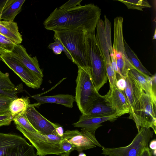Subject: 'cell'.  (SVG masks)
<instances>
[{"mask_svg":"<svg viewBox=\"0 0 156 156\" xmlns=\"http://www.w3.org/2000/svg\"><path fill=\"white\" fill-rule=\"evenodd\" d=\"M101 10L94 4L81 5L67 9L56 8L44 21L47 30H80L95 34Z\"/></svg>","mask_w":156,"mask_h":156,"instance_id":"cell-1","label":"cell"},{"mask_svg":"<svg viewBox=\"0 0 156 156\" xmlns=\"http://www.w3.org/2000/svg\"><path fill=\"white\" fill-rule=\"evenodd\" d=\"M16 127L36 148V156H45L50 154L59 155L64 153L61 142L63 139H66L64 135L60 137L53 134L43 135L28 131L17 125H16Z\"/></svg>","mask_w":156,"mask_h":156,"instance_id":"cell-5","label":"cell"},{"mask_svg":"<svg viewBox=\"0 0 156 156\" xmlns=\"http://www.w3.org/2000/svg\"><path fill=\"white\" fill-rule=\"evenodd\" d=\"M140 156H153L151 151L149 147L144 149Z\"/></svg>","mask_w":156,"mask_h":156,"instance_id":"cell-38","label":"cell"},{"mask_svg":"<svg viewBox=\"0 0 156 156\" xmlns=\"http://www.w3.org/2000/svg\"><path fill=\"white\" fill-rule=\"evenodd\" d=\"M12 0H0V20L3 10L12 2Z\"/></svg>","mask_w":156,"mask_h":156,"instance_id":"cell-34","label":"cell"},{"mask_svg":"<svg viewBox=\"0 0 156 156\" xmlns=\"http://www.w3.org/2000/svg\"><path fill=\"white\" fill-rule=\"evenodd\" d=\"M73 146L74 150L78 152L92 148L98 146L104 148L98 141L95 133L88 131L84 129L81 131L78 130H69V136L67 139Z\"/></svg>","mask_w":156,"mask_h":156,"instance_id":"cell-10","label":"cell"},{"mask_svg":"<svg viewBox=\"0 0 156 156\" xmlns=\"http://www.w3.org/2000/svg\"><path fill=\"white\" fill-rule=\"evenodd\" d=\"M31 97L37 101L39 106L45 103H55L62 105L69 108H72L75 101V96L69 94H58L52 96H41L36 94Z\"/></svg>","mask_w":156,"mask_h":156,"instance_id":"cell-18","label":"cell"},{"mask_svg":"<svg viewBox=\"0 0 156 156\" xmlns=\"http://www.w3.org/2000/svg\"><path fill=\"white\" fill-rule=\"evenodd\" d=\"M126 85V81L124 79L121 77L117 80L116 86L119 90L123 91Z\"/></svg>","mask_w":156,"mask_h":156,"instance_id":"cell-35","label":"cell"},{"mask_svg":"<svg viewBox=\"0 0 156 156\" xmlns=\"http://www.w3.org/2000/svg\"><path fill=\"white\" fill-rule=\"evenodd\" d=\"M54 39V42L49 44L48 48L52 50L53 52L56 55H60L62 51L63 52L68 58L73 62L71 56L60 41L57 38Z\"/></svg>","mask_w":156,"mask_h":156,"instance_id":"cell-27","label":"cell"},{"mask_svg":"<svg viewBox=\"0 0 156 156\" xmlns=\"http://www.w3.org/2000/svg\"><path fill=\"white\" fill-rule=\"evenodd\" d=\"M124 44L126 55L132 64L135 69L145 74L152 76L153 75L142 65L136 55L130 48L125 39Z\"/></svg>","mask_w":156,"mask_h":156,"instance_id":"cell-24","label":"cell"},{"mask_svg":"<svg viewBox=\"0 0 156 156\" xmlns=\"http://www.w3.org/2000/svg\"><path fill=\"white\" fill-rule=\"evenodd\" d=\"M12 121L16 125L19 126L28 131L39 133L30 123L27 117L26 112L23 115L13 118Z\"/></svg>","mask_w":156,"mask_h":156,"instance_id":"cell-26","label":"cell"},{"mask_svg":"<svg viewBox=\"0 0 156 156\" xmlns=\"http://www.w3.org/2000/svg\"><path fill=\"white\" fill-rule=\"evenodd\" d=\"M0 156H36L34 147L17 135L0 132Z\"/></svg>","mask_w":156,"mask_h":156,"instance_id":"cell-7","label":"cell"},{"mask_svg":"<svg viewBox=\"0 0 156 156\" xmlns=\"http://www.w3.org/2000/svg\"><path fill=\"white\" fill-rule=\"evenodd\" d=\"M38 106L37 103L30 104L26 111V115L30 123L39 133L57 135L55 129L59 124L51 122L41 114L35 108V107Z\"/></svg>","mask_w":156,"mask_h":156,"instance_id":"cell-12","label":"cell"},{"mask_svg":"<svg viewBox=\"0 0 156 156\" xmlns=\"http://www.w3.org/2000/svg\"><path fill=\"white\" fill-rule=\"evenodd\" d=\"M0 34L16 44L22 42L18 25L14 21L0 20Z\"/></svg>","mask_w":156,"mask_h":156,"instance_id":"cell-20","label":"cell"},{"mask_svg":"<svg viewBox=\"0 0 156 156\" xmlns=\"http://www.w3.org/2000/svg\"><path fill=\"white\" fill-rule=\"evenodd\" d=\"M149 148L152 150V154L154 156L156 155V140L155 139L153 140L149 143Z\"/></svg>","mask_w":156,"mask_h":156,"instance_id":"cell-36","label":"cell"},{"mask_svg":"<svg viewBox=\"0 0 156 156\" xmlns=\"http://www.w3.org/2000/svg\"><path fill=\"white\" fill-rule=\"evenodd\" d=\"M61 145L64 153L68 155L74 150L73 144L67 139L64 138L62 140Z\"/></svg>","mask_w":156,"mask_h":156,"instance_id":"cell-31","label":"cell"},{"mask_svg":"<svg viewBox=\"0 0 156 156\" xmlns=\"http://www.w3.org/2000/svg\"><path fill=\"white\" fill-rule=\"evenodd\" d=\"M128 74L136 81L144 92L150 95L154 102L156 103V93L152 88L151 76L145 74L135 68L130 69Z\"/></svg>","mask_w":156,"mask_h":156,"instance_id":"cell-19","label":"cell"},{"mask_svg":"<svg viewBox=\"0 0 156 156\" xmlns=\"http://www.w3.org/2000/svg\"><path fill=\"white\" fill-rule=\"evenodd\" d=\"M115 114V111L106 101L105 95H102L93 103L85 115L89 117H100Z\"/></svg>","mask_w":156,"mask_h":156,"instance_id":"cell-16","label":"cell"},{"mask_svg":"<svg viewBox=\"0 0 156 156\" xmlns=\"http://www.w3.org/2000/svg\"><path fill=\"white\" fill-rule=\"evenodd\" d=\"M82 0H70L61 5L59 8L60 9H67L80 5Z\"/></svg>","mask_w":156,"mask_h":156,"instance_id":"cell-32","label":"cell"},{"mask_svg":"<svg viewBox=\"0 0 156 156\" xmlns=\"http://www.w3.org/2000/svg\"><path fill=\"white\" fill-rule=\"evenodd\" d=\"M105 96L106 101L115 111L118 117L129 113L130 107L126 97L116 85L109 89Z\"/></svg>","mask_w":156,"mask_h":156,"instance_id":"cell-13","label":"cell"},{"mask_svg":"<svg viewBox=\"0 0 156 156\" xmlns=\"http://www.w3.org/2000/svg\"><path fill=\"white\" fill-rule=\"evenodd\" d=\"M60 156H70L69 155H68L64 153H62L61 154Z\"/></svg>","mask_w":156,"mask_h":156,"instance_id":"cell-41","label":"cell"},{"mask_svg":"<svg viewBox=\"0 0 156 156\" xmlns=\"http://www.w3.org/2000/svg\"><path fill=\"white\" fill-rule=\"evenodd\" d=\"M118 117L117 114L108 116L100 117H89L82 114L79 121L72 125L74 127L81 128L88 131L95 133L98 128L102 126L103 122L107 121H112Z\"/></svg>","mask_w":156,"mask_h":156,"instance_id":"cell-15","label":"cell"},{"mask_svg":"<svg viewBox=\"0 0 156 156\" xmlns=\"http://www.w3.org/2000/svg\"><path fill=\"white\" fill-rule=\"evenodd\" d=\"M156 29H155L154 35L153 36V39H155L156 38Z\"/></svg>","mask_w":156,"mask_h":156,"instance_id":"cell-40","label":"cell"},{"mask_svg":"<svg viewBox=\"0 0 156 156\" xmlns=\"http://www.w3.org/2000/svg\"><path fill=\"white\" fill-rule=\"evenodd\" d=\"M135 123L138 132L142 127L151 128L156 134V103L144 91L141 96Z\"/></svg>","mask_w":156,"mask_h":156,"instance_id":"cell-8","label":"cell"},{"mask_svg":"<svg viewBox=\"0 0 156 156\" xmlns=\"http://www.w3.org/2000/svg\"><path fill=\"white\" fill-rule=\"evenodd\" d=\"M124 79L126 85L123 91L130 107L129 117L135 123L140 97L143 90L136 81L129 74Z\"/></svg>","mask_w":156,"mask_h":156,"instance_id":"cell-11","label":"cell"},{"mask_svg":"<svg viewBox=\"0 0 156 156\" xmlns=\"http://www.w3.org/2000/svg\"><path fill=\"white\" fill-rule=\"evenodd\" d=\"M0 58L28 87L34 89L41 87L43 80L9 53L0 55Z\"/></svg>","mask_w":156,"mask_h":156,"instance_id":"cell-9","label":"cell"},{"mask_svg":"<svg viewBox=\"0 0 156 156\" xmlns=\"http://www.w3.org/2000/svg\"><path fill=\"white\" fill-rule=\"evenodd\" d=\"M55 131L57 135L60 137L63 136L64 133L63 129L60 125L56 128Z\"/></svg>","mask_w":156,"mask_h":156,"instance_id":"cell-37","label":"cell"},{"mask_svg":"<svg viewBox=\"0 0 156 156\" xmlns=\"http://www.w3.org/2000/svg\"><path fill=\"white\" fill-rule=\"evenodd\" d=\"M23 91L22 83L15 85L10 80L9 73H3L0 70V96L15 99L17 98L18 93Z\"/></svg>","mask_w":156,"mask_h":156,"instance_id":"cell-17","label":"cell"},{"mask_svg":"<svg viewBox=\"0 0 156 156\" xmlns=\"http://www.w3.org/2000/svg\"><path fill=\"white\" fill-rule=\"evenodd\" d=\"M12 121V117L9 112L0 115V127L9 125Z\"/></svg>","mask_w":156,"mask_h":156,"instance_id":"cell-33","label":"cell"},{"mask_svg":"<svg viewBox=\"0 0 156 156\" xmlns=\"http://www.w3.org/2000/svg\"><path fill=\"white\" fill-rule=\"evenodd\" d=\"M13 99L9 97L0 96V115L9 112V105Z\"/></svg>","mask_w":156,"mask_h":156,"instance_id":"cell-30","label":"cell"},{"mask_svg":"<svg viewBox=\"0 0 156 156\" xmlns=\"http://www.w3.org/2000/svg\"><path fill=\"white\" fill-rule=\"evenodd\" d=\"M87 43L88 66L94 86L98 91L108 80L105 62L94 34H87Z\"/></svg>","mask_w":156,"mask_h":156,"instance_id":"cell-4","label":"cell"},{"mask_svg":"<svg viewBox=\"0 0 156 156\" xmlns=\"http://www.w3.org/2000/svg\"><path fill=\"white\" fill-rule=\"evenodd\" d=\"M78 156H86V155L85 153L81 152L79 153Z\"/></svg>","mask_w":156,"mask_h":156,"instance_id":"cell-39","label":"cell"},{"mask_svg":"<svg viewBox=\"0 0 156 156\" xmlns=\"http://www.w3.org/2000/svg\"><path fill=\"white\" fill-rule=\"evenodd\" d=\"M124 4L128 9L143 11L146 8H151V6L146 0H117Z\"/></svg>","mask_w":156,"mask_h":156,"instance_id":"cell-25","label":"cell"},{"mask_svg":"<svg viewBox=\"0 0 156 156\" xmlns=\"http://www.w3.org/2000/svg\"><path fill=\"white\" fill-rule=\"evenodd\" d=\"M30 104L29 97H22L13 99L9 107V112L12 118L23 115Z\"/></svg>","mask_w":156,"mask_h":156,"instance_id":"cell-22","label":"cell"},{"mask_svg":"<svg viewBox=\"0 0 156 156\" xmlns=\"http://www.w3.org/2000/svg\"><path fill=\"white\" fill-rule=\"evenodd\" d=\"M76 82L75 101L82 114L86 115L93 103L102 95L94 86L89 69L78 67Z\"/></svg>","mask_w":156,"mask_h":156,"instance_id":"cell-3","label":"cell"},{"mask_svg":"<svg viewBox=\"0 0 156 156\" xmlns=\"http://www.w3.org/2000/svg\"><path fill=\"white\" fill-rule=\"evenodd\" d=\"M97 32L95 36L96 41L101 51L105 63H111L110 53L107 42L104 21L101 19L99 21L97 26Z\"/></svg>","mask_w":156,"mask_h":156,"instance_id":"cell-21","label":"cell"},{"mask_svg":"<svg viewBox=\"0 0 156 156\" xmlns=\"http://www.w3.org/2000/svg\"><path fill=\"white\" fill-rule=\"evenodd\" d=\"M9 54L43 80V70L40 67L36 56H30L27 53L25 48L20 44H16L12 52Z\"/></svg>","mask_w":156,"mask_h":156,"instance_id":"cell-14","label":"cell"},{"mask_svg":"<svg viewBox=\"0 0 156 156\" xmlns=\"http://www.w3.org/2000/svg\"><path fill=\"white\" fill-rule=\"evenodd\" d=\"M25 0H12L3 11L1 20L13 21L16 16L21 12Z\"/></svg>","mask_w":156,"mask_h":156,"instance_id":"cell-23","label":"cell"},{"mask_svg":"<svg viewBox=\"0 0 156 156\" xmlns=\"http://www.w3.org/2000/svg\"><path fill=\"white\" fill-rule=\"evenodd\" d=\"M16 44L0 34V55L12 52Z\"/></svg>","mask_w":156,"mask_h":156,"instance_id":"cell-28","label":"cell"},{"mask_svg":"<svg viewBox=\"0 0 156 156\" xmlns=\"http://www.w3.org/2000/svg\"><path fill=\"white\" fill-rule=\"evenodd\" d=\"M54 32L53 38H57L60 41L78 68L89 69L87 43L88 33L83 31L69 30H56Z\"/></svg>","mask_w":156,"mask_h":156,"instance_id":"cell-2","label":"cell"},{"mask_svg":"<svg viewBox=\"0 0 156 156\" xmlns=\"http://www.w3.org/2000/svg\"><path fill=\"white\" fill-rule=\"evenodd\" d=\"M104 23L106 37L110 55H113L111 36V24L105 15L104 16Z\"/></svg>","mask_w":156,"mask_h":156,"instance_id":"cell-29","label":"cell"},{"mask_svg":"<svg viewBox=\"0 0 156 156\" xmlns=\"http://www.w3.org/2000/svg\"><path fill=\"white\" fill-rule=\"evenodd\" d=\"M154 133L150 128L141 127L129 145L118 147H104L102 154L105 156H140L143 151L149 147Z\"/></svg>","mask_w":156,"mask_h":156,"instance_id":"cell-6","label":"cell"}]
</instances>
